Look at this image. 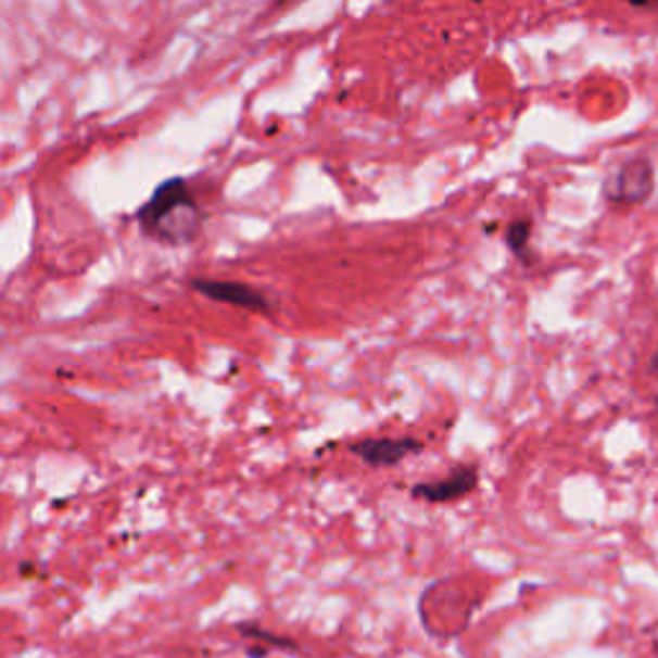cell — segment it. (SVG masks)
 <instances>
[{"instance_id":"6da1fadb","label":"cell","mask_w":658,"mask_h":658,"mask_svg":"<svg viewBox=\"0 0 658 658\" xmlns=\"http://www.w3.org/2000/svg\"><path fill=\"white\" fill-rule=\"evenodd\" d=\"M137 219L150 240L173 244V248L193 242L201 232V224H204L199 204L180 178L165 180L152 193V199L139 208Z\"/></svg>"},{"instance_id":"7a4b0ae2","label":"cell","mask_w":658,"mask_h":658,"mask_svg":"<svg viewBox=\"0 0 658 658\" xmlns=\"http://www.w3.org/2000/svg\"><path fill=\"white\" fill-rule=\"evenodd\" d=\"M656 167L646 157H635L622 163L610 178L605 180V199L612 206H641L654 195Z\"/></svg>"},{"instance_id":"3957f363","label":"cell","mask_w":658,"mask_h":658,"mask_svg":"<svg viewBox=\"0 0 658 658\" xmlns=\"http://www.w3.org/2000/svg\"><path fill=\"white\" fill-rule=\"evenodd\" d=\"M422 447L415 438H368L350 445V453L358 455L370 468H391L402 464L407 455L422 453Z\"/></svg>"},{"instance_id":"277c9868","label":"cell","mask_w":658,"mask_h":658,"mask_svg":"<svg viewBox=\"0 0 658 658\" xmlns=\"http://www.w3.org/2000/svg\"><path fill=\"white\" fill-rule=\"evenodd\" d=\"M479 486V466H460L453 473H447L440 481H425V484L412 486V496L415 499H425L430 504H445L464 499Z\"/></svg>"},{"instance_id":"5b68a950","label":"cell","mask_w":658,"mask_h":658,"mask_svg":"<svg viewBox=\"0 0 658 658\" xmlns=\"http://www.w3.org/2000/svg\"><path fill=\"white\" fill-rule=\"evenodd\" d=\"M193 291L204 293L206 299L219 301V304L240 306V309H250L257 314H270V301L255 291L252 286L235 283V281H206V278H193Z\"/></svg>"},{"instance_id":"8992f818","label":"cell","mask_w":658,"mask_h":658,"mask_svg":"<svg viewBox=\"0 0 658 658\" xmlns=\"http://www.w3.org/2000/svg\"><path fill=\"white\" fill-rule=\"evenodd\" d=\"M237 633L248 635V638H255L261 643H268V646H278L283 650H296V643H293L291 638H283V635L270 633V630L261 628L257 622H240V625H237Z\"/></svg>"},{"instance_id":"52a82bcc","label":"cell","mask_w":658,"mask_h":658,"mask_svg":"<svg viewBox=\"0 0 658 658\" xmlns=\"http://www.w3.org/2000/svg\"><path fill=\"white\" fill-rule=\"evenodd\" d=\"M528 244H530V222H515L507 229V248L515 252L517 257L528 261Z\"/></svg>"},{"instance_id":"ba28073f","label":"cell","mask_w":658,"mask_h":658,"mask_svg":"<svg viewBox=\"0 0 658 658\" xmlns=\"http://www.w3.org/2000/svg\"><path fill=\"white\" fill-rule=\"evenodd\" d=\"M648 374L654 381H658V345L654 350V355H650V363H648Z\"/></svg>"},{"instance_id":"9c48e42d","label":"cell","mask_w":658,"mask_h":658,"mask_svg":"<svg viewBox=\"0 0 658 658\" xmlns=\"http://www.w3.org/2000/svg\"><path fill=\"white\" fill-rule=\"evenodd\" d=\"M268 650L270 648H265V646H250L248 650H244V654H248V658H265V656H268Z\"/></svg>"},{"instance_id":"30bf717a","label":"cell","mask_w":658,"mask_h":658,"mask_svg":"<svg viewBox=\"0 0 658 658\" xmlns=\"http://www.w3.org/2000/svg\"><path fill=\"white\" fill-rule=\"evenodd\" d=\"M628 5H633V9H654L658 5V0H625Z\"/></svg>"},{"instance_id":"8fae6325","label":"cell","mask_w":658,"mask_h":658,"mask_svg":"<svg viewBox=\"0 0 658 658\" xmlns=\"http://www.w3.org/2000/svg\"><path fill=\"white\" fill-rule=\"evenodd\" d=\"M656 412H658V396H656Z\"/></svg>"}]
</instances>
